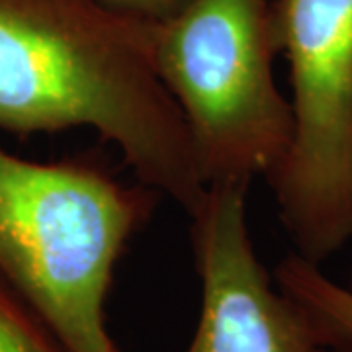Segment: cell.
<instances>
[{
    "mask_svg": "<svg viewBox=\"0 0 352 352\" xmlns=\"http://www.w3.org/2000/svg\"><path fill=\"white\" fill-rule=\"evenodd\" d=\"M292 82V139L266 176L294 252L321 264L352 239V0H272Z\"/></svg>",
    "mask_w": 352,
    "mask_h": 352,
    "instance_id": "4",
    "label": "cell"
},
{
    "mask_svg": "<svg viewBox=\"0 0 352 352\" xmlns=\"http://www.w3.org/2000/svg\"><path fill=\"white\" fill-rule=\"evenodd\" d=\"M272 0H192L155 28V67L188 126L201 182L251 184L292 139L274 80Z\"/></svg>",
    "mask_w": 352,
    "mask_h": 352,
    "instance_id": "3",
    "label": "cell"
},
{
    "mask_svg": "<svg viewBox=\"0 0 352 352\" xmlns=\"http://www.w3.org/2000/svg\"><path fill=\"white\" fill-rule=\"evenodd\" d=\"M155 196L87 161L36 163L0 147V274L67 352H120L106 302Z\"/></svg>",
    "mask_w": 352,
    "mask_h": 352,
    "instance_id": "2",
    "label": "cell"
},
{
    "mask_svg": "<svg viewBox=\"0 0 352 352\" xmlns=\"http://www.w3.org/2000/svg\"><path fill=\"white\" fill-rule=\"evenodd\" d=\"M110 12L139 24L163 25L176 18L192 0H96Z\"/></svg>",
    "mask_w": 352,
    "mask_h": 352,
    "instance_id": "8",
    "label": "cell"
},
{
    "mask_svg": "<svg viewBox=\"0 0 352 352\" xmlns=\"http://www.w3.org/2000/svg\"><path fill=\"white\" fill-rule=\"evenodd\" d=\"M276 286L311 315L333 352H352V288L323 274L321 266L289 252L274 270Z\"/></svg>",
    "mask_w": 352,
    "mask_h": 352,
    "instance_id": "6",
    "label": "cell"
},
{
    "mask_svg": "<svg viewBox=\"0 0 352 352\" xmlns=\"http://www.w3.org/2000/svg\"><path fill=\"white\" fill-rule=\"evenodd\" d=\"M249 184H212L192 219L201 311L186 352H333L303 307L278 288L254 251Z\"/></svg>",
    "mask_w": 352,
    "mask_h": 352,
    "instance_id": "5",
    "label": "cell"
},
{
    "mask_svg": "<svg viewBox=\"0 0 352 352\" xmlns=\"http://www.w3.org/2000/svg\"><path fill=\"white\" fill-rule=\"evenodd\" d=\"M155 28L96 0H0V129L90 127L118 147L139 184L192 215L208 188L155 67Z\"/></svg>",
    "mask_w": 352,
    "mask_h": 352,
    "instance_id": "1",
    "label": "cell"
},
{
    "mask_svg": "<svg viewBox=\"0 0 352 352\" xmlns=\"http://www.w3.org/2000/svg\"><path fill=\"white\" fill-rule=\"evenodd\" d=\"M0 352H67L0 274Z\"/></svg>",
    "mask_w": 352,
    "mask_h": 352,
    "instance_id": "7",
    "label": "cell"
}]
</instances>
